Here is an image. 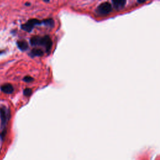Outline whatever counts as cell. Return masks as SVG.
I'll return each instance as SVG.
<instances>
[{
  "label": "cell",
  "instance_id": "1",
  "mask_svg": "<svg viewBox=\"0 0 160 160\" xmlns=\"http://www.w3.org/2000/svg\"><path fill=\"white\" fill-rule=\"evenodd\" d=\"M30 43L32 46H40L44 47L47 52L51 50L53 45L51 39L48 35L44 36H33L30 39Z\"/></svg>",
  "mask_w": 160,
  "mask_h": 160
},
{
  "label": "cell",
  "instance_id": "2",
  "mask_svg": "<svg viewBox=\"0 0 160 160\" xmlns=\"http://www.w3.org/2000/svg\"><path fill=\"white\" fill-rule=\"evenodd\" d=\"M10 118V111L5 106L0 108V119H1V130L2 134L4 133L5 128Z\"/></svg>",
  "mask_w": 160,
  "mask_h": 160
},
{
  "label": "cell",
  "instance_id": "3",
  "mask_svg": "<svg viewBox=\"0 0 160 160\" xmlns=\"http://www.w3.org/2000/svg\"><path fill=\"white\" fill-rule=\"evenodd\" d=\"M43 24V22L37 19H31L30 20L26 23L23 24L21 25V29H23L24 31L27 32H31L33 30V28L35 26L37 25H41Z\"/></svg>",
  "mask_w": 160,
  "mask_h": 160
},
{
  "label": "cell",
  "instance_id": "4",
  "mask_svg": "<svg viewBox=\"0 0 160 160\" xmlns=\"http://www.w3.org/2000/svg\"><path fill=\"white\" fill-rule=\"evenodd\" d=\"M111 11V5L108 2H105L99 5L97 9V12L99 15H105L109 13Z\"/></svg>",
  "mask_w": 160,
  "mask_h": 160
},
{
  "label": "cell",
  "instance_id": "5",
  "mask_svg": "<svg viewBox=\"0 0 160 160\" xmlns=\"http://www.w3.org/2000/svg\"><path fill=\"white\" fill-rule=\"evenodd\" d=\"M1 90L6 94H11L14 91V88L11 84L7 83L1 86Z\"/></svg>",
  "mask_w": 160,
  "mask_h": 160
},
{
  "label": "cell",
  "instance_id": "6",
  "mask_svg": "<svg viewBox=\"0 0 160 160\" xmlns=\"http://www.w3.org/2000/svg\"><path fill=\"white\" fill-rule=\"evenodd\" d=\"M17 46L21 51H26L28 49V44L25 40H21L17 42Z\"/></svg>",
  "mask_w": 160,
  "mask_h": 160
},
{
  "label": "cell",
  "instance_id": "7",
  "mask_svg": "<svg viewBox=\"0 0 160 160\" xmlns=\"http://www.w3.org/2000/svg\"><path fill=\"white\" fill-rule=\"evenodd\" d=\"M43 54H44V52L42 49L34 48L32 49L29 55L31 57H35V56H41L43 55Z\"/></svg>",
  "mask_w": 160,
  "mask_h": 160
},
{
  "label": "cell",
  "instance_id": "8",
  "mask_svg": "<svg viewBox=\"0 0 160 160\" xmlns=\"http://www.w3.org/2000/svg\"><path fill=\"white\" fill-rule=\"evenodd\" d=\"M126 1L124 0H118V1H113V6L116 9L122 8L125 5Z\"/></svg>",
  "mask_w": 160,
  "mask_h": 160
},
{
  "label": "cell",
  "instance_id": "9",
  "mask_svg": "<svg viewBox=\"0 0 160 160\" xmlns=\"http://www.w3.org/2000/svg\"><path fill=\"white\" fill-rule=\"evenodd\" d=\"M43 24H44L45 26L49 27V28H53L55 26V21L53 19L49 18L45 20L42 21Z\"/></svg>",
  "mask_w": 160,
  "mask_h": 160
},
{
  "label": "cell",
  "instance_id": "10",
  "mask_svg": "<svg viewBox=\"0 0 160 160\" xmlns=\"http://www.w3.org/2000/svg\"><path fill=\"white\" fill-rule=\"evenodd\" d=\"M32 93H33V91H32L31 88H26L23 91V94L25 97H30Z\"/></svg>",
  "mask_w": 160,
  "mask_h": 160
},
{
  "label": "cell",
  "instance_id": "11",
  "mask_svg": "<svg viewBox=\"0 0 160 160\" xmlns=\"http://www.w3.org/2000/svg\"><path fill=\"white\" fill-rule=\"evenodd\" d=\"M33 80H34L33 78H32L30 76H26L25 77H24V78H23V81H25V82H26V83L32 82Z\"/></svg>",
  "mask_w": 160,
  "mask_h": 160
}]
</instances>
